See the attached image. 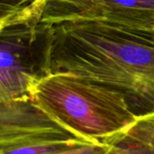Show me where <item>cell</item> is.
Listing matches in <instances>:
<instances>
[{
    "mask_svg": "<svg viewBox=\"0 0 154 154\" xmlns=\"http://www.w3.org/2000/svg\"><path fill=\"white\" fill-rule=\"evenodd\" d=\"M152 20L43 13L37 23L42 77L77 75L120 92L138 118L154 115Z\"/></svg>",
    "mask_w": 154,
    "mask_h": 154,
    "instance_id": "cell-1",
    "label": "cell"
},
{
    "mask_svg": "<svg viewBox=\"0 0 154 154\" xmlns=\"http://www.w3.org/2000/svg\"><path fill=\"white\" fill-rule=\"evenodd\" d=\"M32 99L60 125L90 143H108L138 121L120 92L71 73L42 77Z\"/></svg>",
    "mask_w": 154,
    "mask_h": 154,
    "instance_id": "cell-2",
    "label": "cell"
},
{
    "mask_svg": "<svg viewBox=\"0 0 154 154\" xmlns=\"http://www.w3.org/2000/svg\"><path fill=\"white\" fill-rule=\"evenodd\" d=\"M36 23L1 28L0 102L32 99V91L42 77L36 61L38 32Z\"/></svg>",
    "mask_w": 154,
    "mask_h": 154,
    "instance_id": "cell-3",
    "label": "cell"
},
{
    "mask_svg": "<svg viewBox=\"0 0 154 154\" xmlns=\"http://www.w3.org/2000/svg\"><path fill=\"white\" fill-rule=\"evenodd\" d=\"M63 143H90L60 125L31 98L0 102V148Z\"/></svg>",
    "mask_w": 154,
    "mask_h": 154,
    "instance_id": "cell-4",
    "label": "cell"
},
{
    "mask_svg": "<svg viewBox=\"0 0 154 154\" xmlns=\"http://www.w3.org/2000/svg\"><path fill=\"white\" fill-rule=\"evenodd\" d=\"M43 13H76L154 19V0H65L47 5Z\"/></svg>",
    "mask_w": 154,
    "mask_h": 154,
    "instance_id": "cell-5",
    "label": "cell"
},
{
    "mask_svg": "<svg viewBox=\"0 0 154 154\" xmlns=\"http://www.w3.org/2000/svg\"><path fill=\"white\" fill-rule=\"evenodd\" d=\"M108 144L109 148L106 154H154L152 146L127 134L113 139Z\"/></svg>",
    "mask_w": 154,
    "mask_h": 154,
    "instance_id": "cell-6",
    "label": "cell"
},
{
    "mask_svg": "<svg viewBox=\"0 0 154 154\" xmlns=\"http://www.w3.org/2000/svg\"><path fill=\"white\" fill-rule=\"evenodd\" d=\"M126 134L154 148V115L138 118L137 123Z\"/></svg>",
    "mask_w": 154,
    "mask_h": 154,
    "instance_id": "cell-7",
    "label": "cell"
},
{
    "mask_svg": "<svg viewBox=\"0 0 154 154\" xmlns=\"http://www.w3.org/2000/svg\"><path fill=\"white\" fill-rule=\"evenodd\" d=\"M108 148V143H88L53 154H106Z\"/></svg>",
    "mask_w": 154,
    "mask_h": 154,
    "instance_id": "cell-8",
    "label": "cell"
},
{
    "mask_svg": "<svg viewBox=\"0 0 154 154\" xmlns=\"http://www.w3.org/2000/svg\"><path fill=\"white\" fill-rule=\"evenodd\" d=\"M46 2L47 5H53V4H59V3H61L65 0H44Z\"/></svg>",
    "mask_w": 154,
    "mask_h": 154,
    "instance_id": "cell-9",
    "label": "cell"
},
{
    "mask_svg": "<svg viewBox=\"0 0 154 154\" xmlns=\"http://www.w3.org/2000/svg\"><path fill=\"white\" fill-rule=\"evenodd\" d=\"M152 25H153V28H154V19L152 20Z\"/></svg>",
    "mask_w": 154,
    "mask_h": 154,
    "instance_id": "cell-10",
    "label": "cell"
}]
</instances>
